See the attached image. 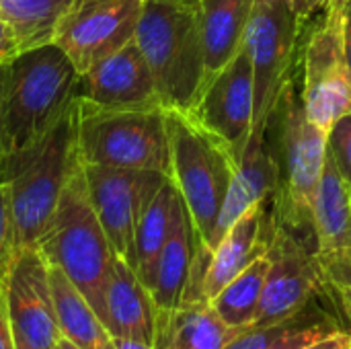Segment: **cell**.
<instances>
[{
	"instance_id": "obj_40",
	"label": "cell",
	"mask_w": 351,
	"mask_h": 349,
	"mask_svg": "<svg viewBox=\"0 0 351 349\" xmlns=\"http://www.w3.org/2000/svg\"><path fill=\"white\" fill-rule=\"evenodd\" d=\"M350 349H351V335H350Z\"/></svg>"
},
{
	"instance_id": "obj_21",
	"label": "cell",
	"mask_w": 351,
	"mask_h": 349,
	"mask_svg": "<svg viewBox=\"0 0 351 349\" xmlns=\"http://www.w3.org/2000/svg\"><path fill=\"white\" fill-rule=\"evenodd\" d=\"M337 331H348L343 327V317L325 296H321L294 317L247 329L226 349H302Z\"/></svg>"
},
{
	"instance_id": "obj_31",
	"label": "cell",
	"mask_w": 351,
	"mask_h": 349,
	"mask_svg": "<svg viewBox=\"0 0 351 349\" xmlns=\"http://www.w3.org/2000/svg\"><path fill=\"white\" fill-rule=\"evenodd\" d=\"M19 53H21V49H19V45L14 41V35L4 25V21L0 19V66L12 62Z\"/></svg>"
},
{
	"instance_id": "obj_29",
	"label": "cell",
	"mask_w": 351,
	"mask_h": 349,
	"mask_svg": "<svg viewBox=\"0 0 351 349\" xmlns=\"http://www.w3.org/2000/svg\"><path fill=\"white\" fill-rule=\"evenodd\" d=\"M12 255H14V224H12L8 189L0 181V288Z\"/></svg>"
},
{
	"instance_id": "obj_15",
	"label": "cell",
	"mask_w": 351,
	"mask_h": 349,
	"mask_svg": "<svg viewBox=\"0 0 351 349\" xmlns=\"http://www.w3.org/2000/svg\"><path fill=\"white\" fill-rule=\"evenodd\" d=\"M78 99L119 111L162 107L152 72L136 39L80 74Z\"/></svg>"
},
{
	"instance_id": "obj_25",
	"label": "cell",
	"mask_w": 351,
	"mask_h": 349,
	"mask_svg": "<svg viewBox=\"0 0 351 349\" xmlns=\"http://www.w3.org/2000/svg\"><path fill=\"white\" fill-rule=\"evenodd\" d=\"M74 0H0V19L21 51L53 43L58 27Z\"/></svg>"
},
{
	"instance_id": "obj_16",
	"label": "cell",
	"mask_w": 351,
	"mask_h": 349,
	"mask_svg": "<svg viewBox=\"0 0 351 349\" xmlns=\"http://www.w3.org/2000/svg\"><path fill=\"white\" fill-rule=\"evenodd\" d=\"M271 222V200H267L245 212L228 228L218 247L212 251L202 288L204 300L210 302L230 280L267 253Z\"/></svg>"
},
{
	"instance_id": "obj_8",
	"label": "cell",
	"mask_w": 351,
	"mask_h": 349,
	"mask_svg": "<svg viewBox=\"0 0 351 349\" xmlns=\"http://www.w3.org/2000/svg\"><path fill=\"white\" fill-rule=\"evenodd\" d=\"M298 78L308 119L329 134L351 113V72L343 49V0H333L304 23L298 49Z\"/></svg>"
},
{
	"instance_id": "obj_12",
	"label": "cell",
	"mask_w": 351,
	"mask_h": 349,
	"mask_svg": "<svg viewBox=\"0 0 351 349\" xmlns=\"http://www.w3.org/2000/svg\"><path fill=\"white\" fill-rule=\"evenodd\" d=\"M82 169L90 204L115 257L134 267L138 222L169 177L158 171L111 169L99 165H82Z\"/></svg>"
},
{
	"instance_id": "obj_27",
	"label": "cell",
	"mask_w": 351,
	"mask_h": 349,
	"mask_svg": "<svg viewBox=\"0 0 351 349\" xmlns=\"http://www.w3.org/2000/svg\"><path fill=\"white\" fill-rule=\"evenodd\" d=\"M269 272L267 253L255 259L247 269H243L234 280H230L212 300V309L218 317L234 329H251L259 315L265 278Z\"/></svg>"
},
{
	"instance_id": "obj_11",
	"label": "cell",
	"mask_w": 351,
	"mask_h": 349,
	"mask_svg": "<svg viewBox=\"0 0 351 349\" xmlns=\"http://www.w3.org/2000/svg\"><path fill=\"white\" fill-rule=\"evenodd\" d=\"M2 300L16 349H56L58 327L49 263L37 247L16 249L4 282Z\"/></svg>"
},
{
	"instance_id": "obj_36",
	"label": "cell",
	"mask_w": 351,
	"mask_h": 349,
	"mask_svg": "<svg viewBox=\"0 0 351 349\" xmlns=\"http://www.w3.org/2000/svg\"><path fill=\"white\" fill-rule=\"evenodd\" d=\"M4 76H6V64L0 66V115H2V91H4ZM2 158H4V152H2V136H0V167H2Z\"/></svg>"
},
{
	"instance_id": "obj_6",
	"label": "cell",
	"mask_w": 351,
	"mask_h": 349,
	"mask_svg": "<svg viewBox=\"0 0 351 349\" xmlns=\"http://www.w3.org/2000/svg\"><path fill=\"white\" fill-rule=\"evenodd\" d=\"M78 158L82 165L171 173L167 109H103L78 99Z\"/></svg>"
},
{
	"instance_id": "obj_10",
	"label": "cell",
	"mask_w": 351,
	"mask_h": 349,
	"mask_svg": "<svg viewBox=\"0 0 351 349\" xmlns=\"http://www.w3.org/2000/svg\"><path fill=\"white\" fill-rule=\"evenodd\" d=\"M267 257H269V272L263 286L259 315L253 327H261L294 317L304 306H308L315 298L321 296H325L335 306L331 288L327 284L325 272L315 255L313 245L304 241L300 234H296L294 230L276 222V218L271 222Z\"/></svg>"
},
{
	"instance_id": "obj_39",
	"label": "cell",
	"mask_w": 351,
	"mask_h": 349,
	"mask_svg": "<svg viewBox=\"0 0 351 349\" xmlns=\"http://www.w3.org/2000/svg\"><path fill=\"white\" fill-rule=\"evenodd\" d=\"M183 2H191V4H197V0H183Z\"/></svg>"
},
{
	"instance_id": "obj_4",
	"label": "cell",
	"mask_w": 351,
	"mask_h": 349,
	"mask_svg": "<svg viewBox=\"0 0 351 349\" xmlns=\"http://www.w3.org/2000/svg\"><path fill=\"white\" fill-rule=\"evenodd\" d=\"M78 103L29 152L2 160L0 181L8 189L14 251L37 247L49 224L64 187L78 167Z\"/></svg>"
},
{
	"instance_id": "obj_17",
	"label": "cell",
	"mask_w": 351,
	"mask_h": 349,
	"mask_svg": "<svg viewBox=\"0 0 351 349\" xmlns=\"http://www.w3.org/2000/svg\"><path fill=\"white\" fill-rule=\"evenodd\" d=\"M313 239L323 272L351 249V187L339 175L329 152L313 202Z\"/></svg>"
},
{
	"instance_id": "obj_23",
	"label": "cell",
	"mask_w": 351,
	"mask_h": 349,
	"mask_svg": "<svg viewBox=\"0 0 351 349\" xmlns=\"http://www.w3.org/2000/svg\"><path fill=\"white\" fill-rule=\"evenodd\" d=\"M257 0H197L204 39V86L243 49L245 33Z\"/></svg>"
},
{
	"instance_id": "obj_2",
	"label": "cell",
	"mask_w": 351,
	"mask_h": 349,
	"mask_svg": "<svg viewBox=\"0 0 351 349\" xmlns=\"http://www.w3.org/2000/svg\"><path fill=\"white\" fill-rule=\"evenodd\" d=\"M263 142L278 167V189L271 200L274 218L315 249L313 202L325 167L327 132L306 115L298 70L288 78L267 117Z\"/></svg>"
},
{
	"instance_id": "obj_9",
	"label": "cell",
	"mask_w": 351,
	"mask_h": 349,
	"mask_svg": "<svg viewBox=\"0 0 351 349\" xmlns=\"http://www.w3.org/2000/svg\"><path fill=\"white\" fill-rule=\"evenodd\" d=\"M302 29V21L284 0L255 2L243 43L251 58L255 88L251 140L263 138L267 117L296 70Z\"/></svg>"
},
{
	"instance_id": "obj_38",
	"label": "cell",
	"mask_w": 351,
	"mask_h": 349,
	"mask_svg": "<svg viewBox=\"0 0 351 349\" xmlns=\"http://www.w3.org/2000/svg\"><path fill=\"white\" fill-rule=\"evenodd\" d=\"M56 349H78V348H76V346H72L70 341H66V339L62 337V339H60V344H58V348H56Z\"/></svg>"
},
{
	"instance_id": "obj_19",
	"label": "cell",
	"mask_w": 351,
	"mask_h": 349,
	"mask_svg": "<svg viewBox=\"0 0 351 349\" xmlns=\"http://www.w3.org/2000/svg\"><path fill=\"white\" fill-rule=\"evenodd\" d=\"M105 325L115 339H136L154 346L156 306L150 290L130 263L115 257L105 300Z\"/></svg>"
},
{
	"instance_id": "obj_3",
	"label": "cell",
	"mask_w": 351,
	"mask_h": 349,
	"mask_svg": "<svg viewBox=\"0 0 351 349\" xmlns=\"http://www.w3.org/2000/svg\"><path fill=\"white\" fill-rule=\"evenodd\" d=\"M134 39L152 72L162 109L189 113L206 78L197 4L146 0Z\"/></svg>"
},
{
	"instance_id": "obj_18",
	"label": "cell",
	"mask_w": 351,
	"mask_h": 349,
	"mask_svg": "<svg viewBox=\"0 0 351 349\" xmlns=\"http://www.w3.org/2000/svg\"><path fill=\"white\" fill-rule=\"evenodd\" d=\"M197 253H199L197 232L193 228L191 216L181 195L177 193L171 234L160 251L154 272V282L150 288L156 311H171L183 304L185 290L189 286L191 274L197 263Z\"/></svg>"
},
{
	"instance_id": "obj_41",
	"label": "cell",
	"mask_w": 351,
	"mask_h": 349,
	"mask_svg": "<svg viewBox=\"0 0 351 349\" xmlns=\"http://www.w3.org/2000/svg\"><path fill=\"white\" fill-rule=\"evenodd\" d=\"M350 251H351V249H350Z\"/></svg>"
},
{
	"instance_id": "obj_20",
	"label": "cell",
	"mask_w": 351,
	"mask_h": 349,
	"mask_svg": "<svg viewBox=\"0 0 351 349\" xmlns=\"http://www.w3.org/2000/svg\"><path fill=\"white\" fill-rule=\"evenodd\" d=\"M278 189V167L274 156L269 154L263 138L251 140L243 160L239 163L226 200L222 204L214 237L210 243V253L218 247L220 239L228 232V228L251 208L261 202L274 200Z\"/></svg>"
},
{
	"instance_id": "obj_28",
	"label": "cell",
	"mask_w": 351,
	"mask_h": 349,
	"mask_svg": "<svg viewBox=\"0 0 351 349\" xmlns=\"http://www.w3.org/2000/svg\"><path fill=\"white\" fill-rule=\"evenodd\" d=\"M327 152L351 187V113L339 117L327 134Z\"/></svg>"
},
{
	"instance_id": "obj_1",
	"label": "cell",
	"mask_w": 351,
	"mask_h": 349,
	"mask_svg": "<svg viewBox=\"0 0 351 349\" xmlns=\"http://www.w3.org/2000/svg\"><path fill=\"white\" fill-rule=\"evenodd\" d=\"M80 74L56 43L21 51L6 64L0 136L4 158H14L39 144L74 109Z\"/></svg>"
},
{
	"instance_id": "obj_34",
	"label": "cell",
	"mask_w": 351,
	"mask_h": 349,
	"mask_svg": "<svg viewBox=\"0 0 351 349\" xmlns=\"http://www.w3.org/2000/svg\"><path fill=\"white\" fill-rule=\"evenodd\" d=\"M0 349H16L8 321H6V313H4V300H2V290H0Z\"/></svg>"
},
{
	"instance_id": "obj_5",
	"label": "cell",
	"mask_w": 351,
	"mask_h": 349,
	"mask_svg": "<svg viewBox=\"0 0 351 349\" xmlns=\"http://www.w3.org/2000/svg\"><path fill=\"white\" fill-rule=\"evenodd\" d=\"M37 249L80 290L105 323V300L115 253L90 204L82 163L70 175Z\"/></svg>"
},
{
	"instance_id": "obj_37",
	"label": "cell",
	"mask_w": 351,
	"mask_h": 349,
	"mask_svg": "<svg viewBox=\"0 0 351 349\" xmlns=\"http://www.w3.org/2000/svg\"><path fill=\"white\" fill-rule=\"evenodd\" d=\"M341 309H343L346 317L351 321V292H348V294H343V296H341Z\"/></svg>"
},
{
	"instance_id": "obj_7",
	"label": "cell",
	"mask_w": 351,
	"mask_h": 349,
	"mask_svg": "<svg viewBox=\"0 0 351 349\" xmlns=\"http://www.w3.org/2000/svg\"><path fill=\"white\" fill-rule=\"evenodd\" d=\"M167 125L171 142L169 179L191 216L199 243L210 251L237 163L228 150L187 113L167 111Z\"/></svg>"
},
{
	"instance_id": "obj_13",
	"label": "cell",
	"mask_w": 351,
	"mask_h": 349,
	"mask_svg": "<svg viewBox=\"0 0 351 349\" xmlns=\"http://www.w3.org/2000/svg\"><path fill=\"white\" fill-rule=\"evenodd\" d=\"M146 0H74L53 43L66 51L78 74L121 49L136 37Z\"/></svg>"
},
{
	"instance_id": "obj_35",
	"label": "cell",
	"mask_w": 351,
	"mask_h": 349,
	"mask_svg": "<svg viewBox=\"0 0 351 349\" xmlns=\"http://www.w3.org/2000/svg\"><path fill=\"white\" fill-rule=\"evenodd\" d=\"M115 339V337H113ZM115 348L117 349H156L152 344H144V341H136V339H115Z\"/></svg>"
},
{
	"instance_id": "obj_14",
	"label": "cell",
	"mask_w": 351,
	"mask_h": 349,
	"mask_svg": "<svg viewBox=\"0 0 351 349\" xmlns=\"http://www.w3.org/2000/svg\"><path fill=\"white\" fill-rule=\"evenodd\" d=\"M253 66L243 45V49L204 86L187 115L216 138L239 167L253 134Z\"/></svg>"
},
{
	"instance_id": "obj_22",
	"label": "cell",
	"mask_w": 351,
	"mask_h": 349,
	"mask_svg": "<svg viewBox=\"0 0 351 349\" xmlns=\"http://www.w3.org/2000/svg\"><path fill=\"white\" fill-rule=\"evenodd\" d=\"M243 329L228 327L208 300L156 311V349H226Z\"/></svg>"
},
{
	"instance_id": "obj_30",
	"label": "cell",
	"mask_w": 351,
	"mask_h": 349,
	"mask_svg": "<svg viewBox=\"0 0 351 349\" xmlns=\"http://www.w3.org/2000/svg\"><path fill=\"white\" fill-rule=\"evenodd\" d=\"M290 8H292V12L302 21V25L304 23H308L311 19H315L317 14H321L333 0H284Z\"/></svg>"
},
{
	"instance_id": "obj_32",
	"label": "cell",
	"mask_w": 351,
	"mask_h": 349,
	"mask_svg": "<svg viewBox=\"0 0 351 349\" xmlns=\"http://www.w3.org/2000/svg\"><path fill=\"white\" fill-rule=\"evenodd\" d=\"M351 331H337L333 335H327L323 339H317L302 349H350Z\"/></svg>"
},
{
	"instance_id": "obj_24",
	"label": "cell",
	"mask_w": 351,
	"mask_h": 349,
	"mask_svg": "<svg viewBox=\"0 0 351 349\" xmlns=\"http://www.w3.org/2000/svg\"><path fill=\"white\" fill-rule=\"evenodd\" d=\"M49 278L62 337L78 349H117L103 319L66 274L49 265Z\"/></svg>"
},
{
	"instance_id": "obj_26",
	"label": "cell",
	"mask_w": 351,
	"mask_h": 349,
	"mask_svg": "<svg viewBox=\"0 0 351 349\" xmlns=\"http://www.w3.org/2000/svg\"><path fill=\"white\" fill-rule=\"evenodd\" d=\"M175 202H177V189L169 179L152 197V202L144 210L136 228L134 272L138 274V278L148 290L152 288V282H154V272H156L160 251L171 234Z\"/></svg>"
},
{
	"instance_id": "obj_33",
	"label": "cell",
	"mask_w": 351,
	"mask_h": 349,
	"mask_svg": "<svg viewBox=\"0 0 351 349\" xmlns=\"http://www.w3.org/2000/svg\"><path fill=\"white\" fill-rule=\"evenodd\" d=\"M343 49L351 72V0H343Z\"/></svg>"
}]
</instances>
